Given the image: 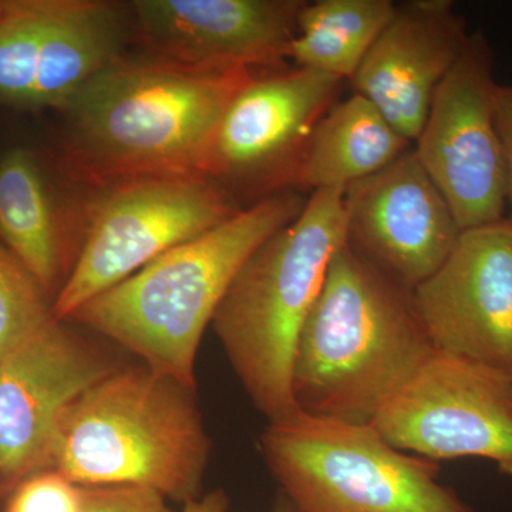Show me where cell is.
<instances>
[{"instance_id":"1","label":"cell","mask_w":512,"mask_h":512,"mask_svg":"<svg viewBox=\"0 0 512 512\" xmlns=\"http://www.w3.org/2000/svg\"><path fill=\"white\" fill-rule=\"evenodd\" d=\"M252 79L248 67L120 56L62 109L70 170L104 187L144 177H205L222 117Z\"/></svg>"},{"instance_id":"2","label":"cell","mask_w":512,"mask_h":512,"mask_svg":"<svg viewBox=\"0 0 512 512\" xmlns=\"http://www.w3.org/2000/svg\"><path fill=\"white\" fill-rule=\"evenodd\" d=\"M434 352L412 291L345 244L299 335L293 399L312 416L370 424Z\"/></svg>"},{"instance_id":"3","label":"cell","mask_w":512,"mask_h":512,"mask_svg":"<svg viewBox=\"0 0 512 512\" xmlns=\"http://www.w3.org/2000/svg\"><path fill=\"white\" fill-rule=\"evenodd\" d=\"M308 198L279 191L178 245L80 306L69 320L106 336L144 366L195 389L202 335L241 266L295 220Z\"/></svg>"},{"instance_id":"4","label":"cell","mask_w":512,"mask_h":512,"mask_svg":"<svg viewBox=\"0 0 512 512\" xmlns=\"http://www.w3.org/2000/svg\"><path fill=\"white\" fill-rule=\"evenodd\" d=\"M192 392L147 366L114 369L64 410L50 470L84 487L134 485L195 500L211 440Z\"/></svg>"},{"instance_id":"5","label":"cell","mask_w":512,"mask_h":512,"mask_svg":"<svg viewBox=\"0 0 512 512\" xmlns=\"http://www.w3.org/2000/svg\"><path fill=\"white\" fill-rule=\"evenodd\" d=\"M346 244L345 190L311 192L301 214L255 249L211 326L239 382L268 423L299 412L292 367L333 255Z\"/></svg>"},{"instance_id":"6","label":"cell","mask_w":512,"mask_h":512,"mask_svg":"<svg viewBox=\"0 0 512 512\" xmlns=\"http://www.w3.org/2000/svg\"><path fill=\"white\" fill-rule=\"evenodd\" d=\"M266 466L299 512H474L434 461L399 450L372 424L301 410L268 423Z\"/></svg>"},{"instance_id":"7","label":"cell","mask_w":512,"mask_h":512,"mask_svg":"<svg viewBox=\"0 0 512 512\" xmlns=\"http://www.w3.org/2000/svg\"><path fill=\"white\" fill-rule=\"evenodd\" d=\"M239 210L208 178L144 177L109 185L93 207L82 249L52 305L66 322L94 296Z\"/></svg>"},{"instance_id":"8","label":"cell","mask_w":512,"mask_h":512,"mask_svg":"<svg viewBox=\"0 0 512 512\" xmlns=\"http://www.w3.org/2000/svg\"><path fill=\"white\" fill-rule=\"evenodd\" d=\"M494 55L483 30L440 83L413 147L461 231L503 220L507 167L495 121Z\"/></svg>"},{"instance_id":"9","label":"cell","mask_w":512,"mask_h":512,"mask_svg":"<svg viewBox=\"0 0 512 512\" xmlns=\"http://www.w3.org/2000/svg\"><path fill=\"white\" fill-rule=\"evenodd\" d=\"M370 424L413 456L485 458L512 478V376L505 370L436 350Z\"/></svg>"},{"instance_id":"10","label":"cell","mask_w":512,"mask_h":512,"mask_svg":"<svg viewBox=\"0 0 512 512\" xmlns=\"http://www.w3.org/2000/svg\"><path fill=\"white\" fill-rule=\"evenodd\" d=\"M116 369L50 318L0 359V484L50 470L57 423L70 403Z\"/></svg>"},{"instance_id":"11","label":"cell","mask_w":512,"mask_h":512,"mask_svg":"<svg viewBox=\"0 0 512 512\" xmlns=\"http://www.w3.org/2000/svg\"><path fill=\"white\" fill-rule=\"evenodd\" d=\"M412 293L437 352L512 372V220L461 232Z\"/></svg>"},{"instance_id":"12","label":"cell","mask_w":512,"mask_h":512,"mask_svg":"<svg viewBox=\"0 0 512 512\" xmlns=\"http://www.w3.org/2000/svg\"><path fill=\"white\" fill-rule=\"evenodd\" d=\"M346 244L413 291L443 265L461 229L414 147L345 190Z\"/></svg>"},{"instance_id":"13","label":"cell","mask_w":512,"mask_h":512,"mask_svg":"<svg viewBox=\"0 0 512 512\" xmlns=\"http://www.w3.org/2000/svg\"><path fill=\"white\" fill-rule=\"evenodd\" d=\"M342 80L295 67L251 80L229 104L205 177L249 180L275 171L291 185L313 128L336 104Z\"/></svg>"},{"instance_id":"14","label":"cell","mask_w":512,"mask_h":512,"mask_svg":"<svg viewBox=\"0 0 512 512\" xmlns=\"http://www.w3.org/2000/svg\"><path fill=\"white\" fill-rule=\"evenodd\" d=\"M301 0H137L138 33L153 56L195 67L279 66Z\"/></svg>"},{"instance_id":"15","label":"cell","mask_w":512,"mask_h":512,"mask_svg":"<svg viewBox=\"0 0 512 512\" xmlns=\"http://www.w3.org/2000/svg\"><path fill=\"white\" fill-rule=\"evenodd\" d=\"M470 35L450 0L396 3L392 19L349 80L353 93L369 100L414 144L434 94Z\"/></svg>"},{"instance_id":"16","label":"cell","mask_w":512,"mask_h":512,"mask_svg":"<svg viewBox=\"0 0 512 512\" xmlns=\"http://www.w3.org/2000/svg\"><path fill=\"white\" fill-rule=\"evenodd\" d=\"M126 32L123 9L116 3L47 0L29 106L62 110L80 87L123 56Z\"/></svg>"},{"instance_id":"17","label":"cell","mask_w":512,"mask_h":512,"mask_svg":"<svg viewBox=\"0 0 512 512\" xmlns=\"http://www.w3.org/2000/svg\"><path fill=\"white\" fill-rule=\"evenodd\" d=\"M413 147L360 94L336 103L313 128L291 185L318 191L342 188L383 170Z\"/></svg>"},{"instance_id":"18","label":"cell","mask_w":512,"mask_h":512,"mask_svg":"<svg viewBox=\"0 0 512 512\" xmlns=\"http://www.w3.org/2000/svg\"><path fill=\"white\" fill-rule=\"evenodd\" d=\"M0 237L43 292L62 271L59 225L42 168L25 148L0 158Z\"/></svg>"},{"instance_id":"19","label":"cell","mask_w":512,"mask_h":512,"mask_svg":"<svg viewBox=\"0 0 512 512\" xmlns=\"http://www.w3.org/2000/svg\"><path fill=\"white\" fill-rule=\"evenodd\" d=\"M392 0L305 2L288 59L296 67L336 79H352L373 43L392 19Z\"/></svg>"},{"instance_id":"20","label":"cell","mask_w":512,"mask_h":512,"mask_svg":"<svg viewBox=\"0 0 512 512\" xmlns=\"http://www.w3.org/2000/svg\"><path fill=\"white\" fill-rule=\"evenodd\" d=\"M46 13L47 0H16L0 18V100L29 106Z\"/></svg>"},{"instance_id":"21","label":"cell","mask_w":512,"mask_h":512,"mask_svg":"<svg viewBox=\"0 0 512 512\" xmlns=\"http://www.w3.org/2000/svg\"><path fill=\"white\" fill-rule=\"evenodd\" d=\"M53 318L45 292L8 248L0 245V359Z\"/></svg>"},{"instance_id":"22","label":"cell","mask_w":512,"mask_h":512,"mask_svg":"<svg viewBox=\"0 0 512 512\" xmlns=\"http://www.w3.org/2000/svg\"><path fill=\"white\" fill-rule=\"evenodd\" d=\"M83 493L84 485L59 471H40L13 488L5 512H77Z\"/></svg>"},{"instance_id":"23","label":"cell","mask_w":512,"mask_h":512,"mask_svg":"<svg viewBox=\"0 0 512 512\" xmlns=\"http://www.w3.org/2000/svg\"><path fill=\"white\" fill-rule=\"evenodd\" d=\"M77 512H175L167 498L134 485L84 487L83 501Z\"/></svg>"},{"instance_id":"24","label":"cell","mask_w":512,"mask_h":512,"mask_svg":"<svg viewBox=\"0 0 512 512\" xmlns=\"http://www.w3.org/2000/svg\"><path fill=\"white\" fill-rule=\"evenodd\" d=\"M495 121L503 144L507 167L508 202L512 208V86L498 84L495 90Z\"/></svg>"},{"instance_id":"25","label":"cell","mask_w":512,"mask_h":512,"mask_svg":"<svg viewBox=\"0 0 512 512\" xmlns=\"http://www.w3.org/2000/svg\"><path fill=\"white\" fill-rule=\"evenodd\" d=\"M183 512H229L227 494L222 490L211 491L185 503Z\"/></svg>"},{"instance_id":"26","label":"cell","mask_w":512,"mask_h":512,"mask_svg":"<svg viewBox=\"0 0 512 512\" xmlns=\"http://www.w3.org/2000/svg\"><path fill=\"white\" fill-rule=\"evenodd\" d=\"M271 512H299L296 510L295 505L285 497L284 494L279 495L278 500L275 501L274 508Z\"/></svg>"},{"instance_id":"27","label":"cell","mask_w":512,"mask_h":512,"mask_svg":"<svg viewBox=\"0 0 512 512\" xmlns=\"http://www.w3.org/2000/svg\"><path fill=\"white\" fill-rule=\"evenodd\" d=\"M9 2H0V18H2L3 13H5L6 8H8Z\"/></svg>"},{"instance_id":"28","label":"cell","mask_w":512,"mask_h":512,"mask_svg":"<svg viewBox=\"0 0 512 512\" xmlns=\"http://www.w3.org/2000/svg\"><path fill=\"white\" fill-rule=\"evenodd\" d=\"M511 376H512V372H511Z\"/></svg>"}]
</instances>
